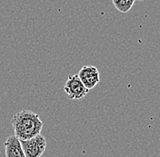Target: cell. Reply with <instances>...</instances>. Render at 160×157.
Wrapping results in <instances>:
<instances>
[{
    "instance_id": "6da1fadb",
    "label": "cell",
    "mask_w": 160,
    "mask_h": 157,
    "mask_svg": "<svg viewBox=\"0 0 160 157\" xmlns=\"http://www.w3.org/2000/svg\"><path fill=\"white\" fill-rule=\"evenodd\" d=\"M15 136L19 141H26L39 135L43 122L38 114L30 110H22L16 113L11 119Z\"/></svg>"
},
{
    "instance_id": "7a4b0ae2",
    "label": "cell",
    "mask_w": 160,
    "mask_h": 157,
    "mask_svg": "<svg viewBox=\"0 0 160 157\" xmlns=\"http://www.w3.org/2000/svg\"><path fill=\"white\" fill-rule=\"evenodd\" d=\"M20 143L26 157H41L47 147L46 138L41 134Z\"/></svg>"
},
{
    "instance_id": "3957f363",
    "label": "cell",
    "mask_w": 160,
    "mask_h": 157,
    "mask_svg": "<svg viewBox=\"0 0 160 157\" xmlns=\"http://www.w3.org/2000/svg\"><path fill=\"white\" fill-rule=\"evenodd\" d=\"M64 91L70 100H81L89 92V90L86 88L81 82L78 74L68 76V78L64 86Z\"/></svg>"
},
{
    "instance_id": "277c9868",
    "label": "cell",
    "mask_w": 160,
    "mask_h": 157,
    "mask_svg": "<svg viewBox=\"0 0 160 157\" xmlns=\"http://www.w3.org/2000/svg\"><path fill=\"white\" fill-rule=\"evenodd\" d=\"M78 77L87 89H93L100 82L99 71L96 66H84L78 74Z\"/></svg>"
},
{
    "instance_id": "5b68a950",
    "label": "cell",
    "mask_w": 160,
    "mask_h": 157,
    "mask_svg": "<svg viewBox=\"0 0 160 157\" xmlns=\"http://www.w3.org/2000/svg\"><path fill=\"white\" fill-rule=\"evenodd\" d=\"M6 157H26L20 141L15 135H11L4 143Z\"/></svg>"
},
{
    "instance_id": "8992f818",
    "label": "cell",
    "mask_w": 160,
    "mask_h": 157,
    "mask_svg": "<svg viewBox=\"0 0 160 157\" xmlns=\"http://www.w3.org/2000/svg\"><path fill=\"white\" fill-rule=\"evenodd\" d=\"M136 0H112L114 7L121 13H128L134 6Z\"/></svg>"
},
{
    "instance_id": "52a82bcc",
    "label": "cell",
    "mask_w": 160,
    "mask_h": 157,
    "mask_svg": "<svg viewBox=\"0 0 160 157\" xmlns=\"http://www.w3.org/2000/svg\"><path fill=\"white\" fill-rule=\"evenodd\" d=\"M137 1H144V0H137Z\"/></svg>"
}]
</instances>
